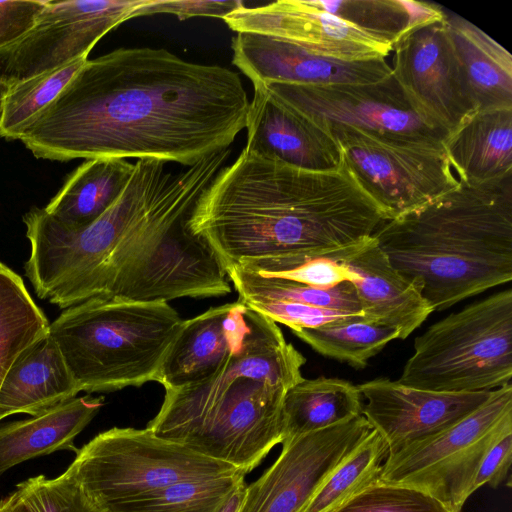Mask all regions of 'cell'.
Segmentation results:
<instances>
[{
	"label": "cell",
	"mask_w": 512,
	"mask_h": 512,
	"mask_svg": "<svg viewBox=\"0 0 512 512\" xmlns=\"http://www.w3.org/2000/svg\"><path fill=\"white\" fill-rule=\"evenodd\" d=\"M232 63L253 83L327 85L374 83L392 74L385 58L345 61L314 53L276 37L238 32L232 38Z\"/></svg>",
	"instance_id": "obj_17"
},
{
	"label": "cell",
	"mask_w": 512,
	"mask_h": 512,
	"mask_svg": "<svg viewBox=\"0 0 512 512\" xmlns=\"http://www.w3.org/2000/svg\"><path fill=\"white\" fill-rule=\"evenodd\" d=\"M148 0H49L34 26L0 50V97L14 85L87 57Z\"/></svg>",
	"instance_id": "obj_11"
},
{
	"label": "cell",
	"mask_w": 512,
	"mask_h": 512,
	"mask_svg": "<svg viewBox=\"0 0 512 512\" xmlns=\"http://www.w3.org/2000/svg\"><path fill=\"white\" fill-rule=\"evenodd\" d=\"M87 60L77 59L7 90L0 97V137L20 140L26 127L58 97Z\"/></svg>",
	"instance_id": "obj_32"
},
{
	"label": "cell",
	"mask_w": 512,
	"mask_h": 512,
	"mask_svg": "<svg viewBox=\"0 0 512 512\" xmlns=\"http://www.w3.org/2000/svg\"><path fill=\"white\" fill-rule=\"evenodd\" d=\"M104 404L103 397H75L29 419L0 427V474L23 461L73 450L75 437Z\"/></svg>",
	"instance_id": "obj_23"
},
{
	"label": "cell",
	"mask_w": 512,
	"mask_h": 512,
	"mask_svg": "<svg viewBox=\"0 0 512 512\" xmlns=\"http://www.w3.org/2000/svg\"><path fill=\"white\" fill-rule=\"evenodd\" d=\"M509 432L511 382L492 390L480 407L450 427L387 456L378 479L418 489L462 512L482 459Z\"/></svg>",
	"instance_id": "obj_9"
},
{
	"label": "cell",
	"mask_w": 512,
	"mask_h": 512,
	"mask_svg": "<svg viewBox=\"0 0 512 512\" xmlns=\"http://www.w3.org/2000/svg\"><path fill=\"white\" fill-rule=\"evenodd\" d=\"M512 290L453 312L415 338L399 383L422 390L491 391L511 382Z\"/></svg>",
	"instance_id": "obj_7"
},
{
	"label": "cell",
	"mask_w": 512,
	"mask_h": 512,
	"mask_svg": "<svg viewBox=\"0 0 512 512\" xmlns=\"http://www.w3.org/2000/svg\"><path fill=\"white\" fill-rule=\"evenodd\" d=\"M388 448L372 429L326 477L298 512H334L379 477Z\"/></svg>",
	"instance_id": "obj_30"
},
{
	"label": "cell",
	"mask_w": 512,
	"mask_h": 512,
	"mask_svg": "<svg viewBox=\"0 0 512 512\" xmlns=\"http://www.w3.org/2000/svg\"><path fill=\"white\" fill-rule=\"evenodd\" d=\"M386 220L345 164L311 172L244 147L201 193L188 225L225 267L268 276L312 259L342 262Z\"/></svg>",
	"instance_id": "obj_2"
},
{
	"label": "cell",
	"mask_w": 512,
	"mask_h": 512,
	"mask_svg": "<svg viewBox=\"0 0 512 512\" xmlns=\"http://www.w3.org/2000/svg\"><path fill=\"white\" fill-rule=\"evenodd\" d=\"M245 148L298 169L330 173L344 165L334 136L254 87L246 118Z\"/></svg>",
	"instance_id": "obj_19"
},
{
	"label": "cell",
	"mask_w": 512,
	"mask_h": 512,
	"mask_svg": "<svg viewBox=\"0 0 512 512\" xmlns=\"http://www.w3.org/2000/svg\"><path fill=\"white\" fill-rule=\"evenodd\" d=\"M209 183L198 165L172 173L163 161L139 159L121 196L84 228L67 229L44 208H32L23 216L30 242L24 269L35 293L61 309L106 296L191 213Z\"/></svg>",
	"instance_id": "obj_3"
},
{
	"label": "cell",
	"mask_w": 512,
	"mask_h": 512,
	"mask_svg": "<svg viewBox=\"0 0 512 512\" xmlns=\"http://www.w3.org/2000/svg\"><path fill=\"white\" fill-rule=\"evenodd\" d=\"M305 362L279 326L255 311L222 367L199 383L165 390L147 428L248 474L282 443L283 400L304 379Z\"/></svg>",
	"instance_id": "obj_4"
},
{
	"label": "cell",
	"mask_w": 512,
	"mask_h": 512,
	"mask_svg": "<svg viewBox=\"0 0 512 512\" xmlns=\"http://www.w3.org/2000/svg\"><path fill=\"white\" fill-rule=\"evenodd\" d=\"M512 460V432L502 436L482 459L471 487V493L484 485L496 489L509 476Z\"/></svg>",
	"instance_id": "obj_39"
},
{
	"label": "cell",
	"mask_w": 512,
	"mask_h": 512,
	"mask_svg": "<svg viewBox=\"0 0 512 512\" xmlns=\"http://www.w3.org/2000/svg\"><path fill=\"white\" fill-rule=\"evenodd\" d=\"M372 429L360 415L282 443L277 460L247 485L239 512H298Z\"/></svg>",
	"instance_id": "obj_14"
},
{
	"label": "cell",
	"mask_w": 512,
	"mask_h": 512,
	"mask_svg": "<svg viewBox=\"0 0 512 512\" xmlns=\"http://www.w3.org/2000/svg\"><path fill=\"white\" fill-rule=\"evenodd\" d=\"M254 313L237 300L184 320L161 363L156 382L165 390H175L214 375L241 343Z\"/></svg>",
	"instance_id": "obj_18"
},
{
	"label": "cell",
	"mask_w": 512,
	"mask_h": 512,
	"mask_svg": "<svg viewBox=\"0 0 512 512\" xmlns=\"http://www.w3.org/2000/svg\"><path fill=\"white\" fill-rule=\"evenodd\" d=\"M80 392L49 332L12 365L0 387V420L13 414L36 416Z\"/></svg>",
	"instance_id": "obj_21"
},
{
	"label": "cell",
	"mask_w": 512,
	"mask_h": 512,
	"mask_svg": "<svg viewBox=\"0 0 512 512\" xmlns=\"http://www.w3.org/2000/svg\"><path fill=\"white\" fill-rule=\"evenodd\" d=\"M341 263L350 273L363 317L394 327L404 340L433 312L416 286L396 270L375 237Z\"/></svg>",
	"instance_id": "obj_20"
},
{
	"label": "cell",
	"mask_w": 512,
	"mask_h": 512,
	"mask_svg": "<svg viewBox=\"0 0 512 512\" xmlns=\"http://www.w3.org/2000/svg\"><path fill=\"white\" fill-rule=\"evenodd\" d=\"M256 87L324 130L339 124L419 140L445 138L423 123L393 74L374 83H268Z\"/></svg>",
	"instance_id": "obj_13"
},
{
	"label": "cell",
	"mask_w": 512,
	"mask_h": 512,
	"mask_svg": "<svg viewBox=\"0 0 512 512\" xmlns=\"http://www.w3.org/2000/svg\"><path fill=\"white\" fill-rule=\"evenodd\" d=\"M244 472L217 478L187 480L109 505L102 512H218Z\"/></svg>",
	"instance_id": "obj_31"
},
{
	"label": "cell",
	"mask_w": 512,
	"mask_h": 512,
	"mask_svg": "<svg viewBox=\"0 0 512 512\" xmlns=\"http://www.w3.org/2000/svg\"><path fill=\"white\" fill-rule=\"evenodd\" d=\"M0 512H28L16 492L0 501Z\"/></svg>",
	"instance_id": "obj_41"
},
{
	"label": "cell",
	"mask_w": 512,
	"mask_h": 512,
	"mask_svg": "<svg viewBox=\"0 0 512 512\" xmlns=\"http://www.w3.org/2000/svg\"><path fill=\"white\" fill-rule=\"evenodd\" d=\"M442 144L463 183L478 185L512 176V109L477 111Z\"/></svg>",
	"instance_id": "obj_22"
},
{
	"label": "cell",
	"mask_w": 512,
	"mask_h": 512,
	"mask_svg": "<svg viewBox=\"0 0 512 512\" xmlns=\"http://www.w3.org/2000/svg\"><path fill=\"white\" fill-rule=\"evenodd\" d=\"M362 415L388 448V456L434 435L480 407L491 391L446 393L409 387L388 378L358 385Z\"/></svg>",
	"instance_id": "obj_16"
},
{
	"label": "cell",
	"mask_w": 512,
	"mask_h": 512,
	"mask_svg": "<svg viewBox=\"0 0 512 512\" xmlns=\"http://www.w3.org/2000/svg\"><path fill=\"white\" fill-rule=\"evenodd\" d=\"M249 108L239 75L164 48L87 60L20 140L36 158H136L190 167L229 148Z\"/></svg>",
	"instance_id": "obj_1"
},
{
	"label": "cell",
	"mask_w": 512,
	"mask_h": 512,
	"mask_svg": "<svg viewBox=\"0 0 512 512\" xmlns=\"http://www.w3.org/2000/svg\"><path fill=\"white\" fill-rule=\"evenodd\" d=\"M459 181V180H458ZM391 265L434 311L512 279V176L457 187L380 224Z\"/></svg>",
	"instance_id": "obj_5"
},
{
	"label": "cell",
	"mask_w": 512,
	"mask_h": 512,
	"mask_svg": "<svg viewBox=\"0 0 512 512\" xmlns=\"http://www.w3.org/2000/svg\"><path fill=\"white\" fill-rule=\"evenodd\" d=\"M15 492L28 512H102L67 471L29 478Z\"/></svg>",
	"instance_id": "obj_34"
},
{
	"label": "cell",
	"mask_w": 512,
	"mask_h": 512,
	"mask_svg": "<svg viewBox=\"0 0 512 512\" xmlns=\"http://www.w3.org/2000/svg\"><path fill=\"white\" fill-rule=\"evenodd\" d=\"M183 319L167 302L97 296L49 324L80 392H111L156 381Z\"/></svg>",
	"instance_id": "obj_6"
},
{
	"label": "cell",
	"mask_w": 512,
	"mask_h": 512,
	"mask_svg": "<svg viewBox=\"0 0 512 512\" xmlns=\"http://www.w3.org/2000/svg\"><path fill=\"white\" fill-rule=\"evenodd\" d=\"M235 32L268 35L314 53L345 61L386 58L393 45L311 5L309 0H279L233 11L223 19Z\"/></svg>",
	"instance_id": "obj_15"
},
{
	"label": "cell",
	"mask_w": 512,
	"mask_h": 512,
	"mask_svg": "<svg viewBox=\"0 0 512 512\" xmlns=\"http://www.w3.org/2000/svg\"><path fill=\"white\" fill-rule=\"evenodd\" d=\"M392 74L411 108L445 137L477 112L443 19L414 28L393 46Z\"/></svg>",
	"instance_id": "obj_12"
},
{
	"label": "cell",
	"mask_w": 512,
	"mask_h": 512,
	"mask_svg": "<svg viewBox=\"0 0 512 512\" xmlns=\"http://www.w3.org/2000/svg\"><path fill=\"white\" fill-rule=\"evenodd\" d=\"M363 405L358 385L347 380L303 379L287 390L283 400L282 443L360 416Z\"/></svg>",
	"instance_id": "obj_26"
},
{
	"label": "cell",
	"mask_w": 512,
	"mask_h": 512,
	"mask_svg": "<svg viewBox=\"0 0 512 512\" xmlns=\"http://www.w3.org/2000/svg\"><path fill=\"white\" fill-rule=\"evenodd\" d=\"M48 1H0V50L18 41L34 26Z\"/></svg>",
	"instance_id": "obj_37"
},
{
	"label": "cell",
	"mask_w": 512,
	"mask_h": 512,
	"mask_svg": "<svg viewBox=\"0 0 512 512\" xmlns=\"http://www.w3.org/2000/svg\"><path fill=\"white\" fill-rule=\"evenodd\" d=\"M334 512H452L415 488L388 484L378 478Z\"/></svg>",
	"instance_id": "obj_35"
},
{
	"label": "cell",
	"mask_w": 512,
	"mask_h": 512,
	"mask_svg": "<svg viewBox=\"0 0 512 512\" xmlns=\"http://www.w3.org/2000/svg\"><path fill=\"white\" fill-rule=\"evenodd\" d=\"M293 333L321 355L357 369L364 368L389 342L399 339L396 328L370 322L363 315Z\"/></svg>",
	"instance_id": "obj_29"
},
{
	"label": "cell",
	"mask_w": 512,
	"mask_h": 512,
	"mask_svg": "<svg viewBox=\"0 0 512 512\" xmlns=\"http://www.w3.org/2000/svg\"><path fill=\"white\" fill-rule=\"evenodd\" d=\"M66 471L101 511L178 482L244 472L160 438L147 427H115L98 434L77 450Z\"/></svg>",
	"instance_id": "obj_8"
},
{
	"label": "cell",
	"mask_w": 512,
	"mask_h": 512,
	"mask_svg": "<svg viewBox=\"0 0 512 512\" xmlns=\"http://www.w3.org/2000/svg\"><path fill=\"white\" fill-rule=\"evenodd\" d=\"M353 27L393 46L411 30L410 0H309Z\"/></svg>",
	"instance_id": "obj_33"
},
{
	"label": "cell",
	"mask_w": 512,
	"mask_h": 512,
	"mask_svg": "<svg viewBox=\"0 0 512 512\" xmlns=\"http://www.w3.org/2000/svg\"><path fill=\"white\" fill-rule=\"evenodd\" d=\"M344 164L387 220L458 186L442 141L419 140L332 124Z\"/></svg>",
	"instance_id": "obj_10"
},
{
	"label": "cell",
	"mask_w": 512,
	"mask_h": 512,
	"mask_svg": "<svg viewBox=\"0 0 512 512\" xmlns=\"http://www.w3.org/2000/svg\"><path fill=\"white\" fill-rule=\"evenodd\" d=\"M246 487L245 479L241 480L218 512H239Z\"/></svg>",
	"instance_id": "obj_40"
},
{
	"label": "cell",
	"mask_w": 512,
	"mask_h": 512,
	"mask_svg": "<svg viewBox=\"0 0 512 512\" xmlns=\"http://www.w3.org/2000/svg\"><path fill=\"white\" fill-rule=\"evenodd\" d=\"M134 170L122 158H92L78 166L44 208L67 229L84 228L102 216L121 196Z\"/></svg>",
	"instance_id": "obj_25"
},
{
	"label": "cell",
	"mask_w": 512,
	"mask_h": 512,
	"mask_svg": "<svg viewBox=\"0 0 512 512\" xmlns=\"http://www.w3.org/2000/svg\"><path fill=\"white\" fill-rule=\"evenodd\" d=\"M242 6H244V3L240 0H148L145 5L134 12L133 18L168 13L175 15L179 20L192 17H215L224 19V17Z\"/></svg>",
	"instance_id": "obj_36"
},
{
	"label": "cell",
	"mask_w": 512,
	"mask_h": 512,
	"mask_svg": "<svg viewBox=\"0 0 512 512\" xmlns=\"http://www.w3.org/2000/svg\"><path fill=\"white\" fill-rule=\"evenodd\" d=\"M227 275L244 304L278 301L363 315L352 282L344 281L331 288H318L296 281L256 274L237 264L226 267Z\"/></svg>",
	"instance_id": "obj_27"
},
{
	"label": "cell",
	"mask_w": 512,
	"mask_h": 512,
	"mask_svg": "<svg viewBox=\"0 0 512 512\" xmlns=\"http://www.w3.org/2000/svg\"><path fill=\"white\" fill-rule=\"evenodd\" d=\"M447 13L448 32L477 111L512 109V56L480 28Z\"/></svg>",
	"instance_id": "obj_24"
},
{
	"label": "cell",
	"mask_w": 512,
	"mask_h": 512,
	"mask_svg": "<svg viewBox=\"0 0 512 512\" xmlns=\"http://www.w3.org/2000/svg\"><path fill=\"white\" fill-rule=\"evenodd\" d=\"M268 276L284 278L318 288H331L344 281H350V273L341 263L326 258L307 260Z\"/></svg>",
	"instance_id": "obj_38"
},
{
	"label": "cell",
	"mask_w": 512,
	"mask_h": 512,
	"mask_svg": "<svg viewBox=\"0 0 512 512\" xmlns=\"http://www.w3.org/2000/svg\"><path fill=\"white\" fill-rule=\"evenodd\" d=\"M49 324L22 278L0 261V387L15 361L48 334Z\"/></svg>",
	"instance_id": "obj_28"
}]
</instances>
